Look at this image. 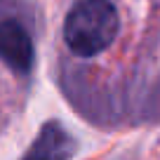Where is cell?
<instances>
[{
    "instance_id": "obj_1",
    "label": "cell",
    "mask_w": 160,
    "mask_h": 160,
    "mask_svg": "<svg viewBox=\"0 0 160 160\" xmlns=\"http://www.w3.org/2000/svg\"><path fill=\"white\" fill-rule=\"evenodd\" d=\"M120 19L111 0H78L64 21L66 45L80 57H94L111 47Z\"/></svg>"
},
{
    "instance_id": "obj_2",
    "label": "cell",
    "mask_w": 160,
    "mask_h": 160,
    "mask_svg": "<svg viewBox=\"0 0 160 160\" xmlns=\"http://www.w3.org/2000/svg\"><path fill=\"white\" fill-rule=\"evenodd\" d=\"M0 59L10 68L26 73L33 66V42L31 35L19 21H0Z\"/></svg>"
},
{
    "instance_id": "obj_3",
    "label": "cell",
    "mask_w": 160,
    "mask_h": 160,
    "mask_svg": "<svg viewBox=\"0 0 160 160\" xmlns=\"http://www.w3.org/2000/svg\"><path fill=\"white\" fill-rule=\"evenodd\" d=\"M73 155V139L59 122L42 125L40 134L21 160H68Z\"/></svg>"
}]
</instances>
